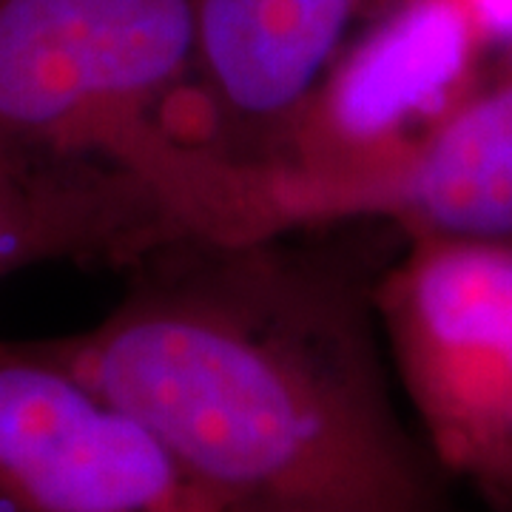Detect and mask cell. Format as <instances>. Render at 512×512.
<instances>
[{"label": "cell", "mask_w": 512, "mask_h": 512, "mask_svg": "<svg viewBox=\"0 0 512 512\" xmlns=\"http://www.w3.org/2000/svg\"><path fill=\"white\" fill-rule=\"evenodd\" d=\"M421 439L487 507L512 498V242L404 237L376 282Z\"/></svg>", "instance_id": "obj_4"}, {"label": "cell", "mask_w": 512, "mask_h": 512, "mask_svg": "<svg viewBox=\"0 0 512 512\" xmlns=\"http://www.w3.org/2000/svg\"><path fill=\"white\" fill-rule=\"evenodd\" d=\"M0 512L217 510L146 421L43 339H0Z\"/></svg>", "instance_id": "obj_5"}, {"label": "cell", "mask_w": 512, "mask_h": 512, "mask_svg": "<svg viewBox=\"0 0 512 512\" xmlns=\"http://www.w3.org/2000/svg\"><path fill=\"white\" fill-rule=\"evenodd\" d=\"M396 0H191L194 55L171 131L254 177L271 171L336 57Z\"/></svg>", "instance_id": "obj_6"}, {"label": "cell", "mask_w": 512, "mask_h": 512, "mask_svg": "<svg viewBox=\"0 0 512 512\" xmlns=\"http://www.w3.org/2000/svg\"><path fill=\"white\" fill-rule=\"evenodd\" d=\"M183 234H194L191 225L140 177L0 168V282L40 265L126 271Z\"/></svg>", "instance_id": "obj_8"}, {"label": "cell", "mask_w": 512, "mask_h": 512, "mask_svg": "<svg viewBox=\"0 0 512 512\" xmlns=\"http://www.w3.org/2000/svg\"><path fill=\"white\" fill-rule=\"evenodd\" d=\"M493 512H512V498H507V501H501V504H495V507H490Z\"/></svg>", "instance_id": "obj_9"}, {"label": "cell", "mask_w": 512, "mask_h": 512, "mask_svg": "<svg viewBox=\"0 0 512 512\" xmlns=\"http://www.w3.org/2000/svg\"><path fill=\"white\" fill-rule=\"evenodd\" d=\"M353 220L387 222L402 237L512 242V49L399 168L350 194L330 222Z\"/></svg>", "instance_id": "obj_7"}, {"label": "cell", "mask_w": 512, "mask_h": 512, "mask_svg": "<svg viewBox=\"0 0 512 512\" xmlns=\"http://www.w3.org/2000/svg\"><path fill=\"white\" fill-rule=\"evenodd\" d=\"M495 49L467 0H396L336 57L271 171L279 231L328 225L453 114Z\"/></svg>", "instance_id": "obj_3"}, {"label": "cell", "mask_w": 512, "mask_h": 512, "mask_svg": "<svg viewBox=\"0 0 512 512\" xmlns=\"http://www.w3.org/2000/svg\"><path fill=\"white\" fill-rule=\"evenodd\" d=\"M194 55L191 0H0V168L131 174L194 234H268V188L171 131Z\"/></svg>", "instance_id": "obj_2"}, {"label": "cell", "mask_w": 512, "mask_h": 512, "mask_svg": "<svg viewBox=\"0 0 512 512\" xmlns=\"http://www.w3.org/2000/svg\"><path fill=\"white\" fill-rule=\"evenodd\" d=\"M384 231L168 239L103 319L43 345L146 421L217 512H458L393 399Z\"/></svg>", "instance_id": "obj_1"}]
</instances>
